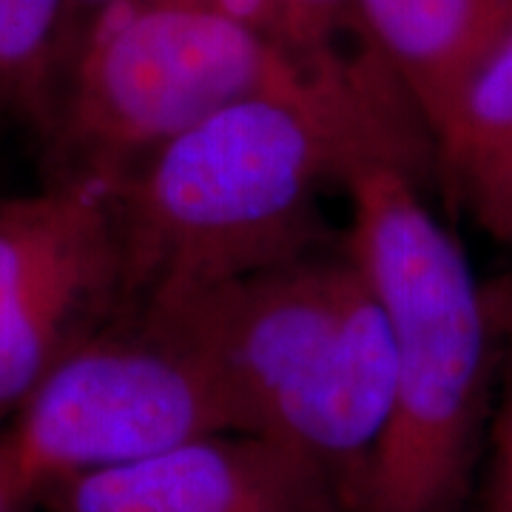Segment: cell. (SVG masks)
<instances>
[{
  "mask_svg": "<svg viewBox=\"0 0 512 512\" xmlns=\"http://www.w3.org/2000/svg\"><path fill=\"white\" fill-rule=\"evenodd\" d=\"M402 86L367 49L188 128L114 183L123 305L202 291L325 248L322 197ZM407 97V94H404Z\"/></svg>",
  "mask_w": 512,
  "mask_h": 512,
  "instance_id": "1",
  "label": "cell"
},
{
  "mask_svg": "<svg viewBox=\"0 0 512 512\" xmlns=\"http://www.w3.org/2000/svg\"><path fill=\"white\" fill-rule=\"evenodd\" d=\"M413 126L427 128L410 100H390L356 134L342 165L345 239L382 308L396 365L393 410L356 512H456L470 493L490 402L498 339L490 291L421 197Z\"/></svg>",
  "mask_w": 512,
  "mask_h": 512,
  "instance_id": "2",
  "label": "cell"
},
{
  "mask_svg": "<svg viewBox=\"0 0 512 512\" xmlns=\"http://www.w3.org/2000/svg\"><path fill=\"white\" fill-rule=\"evenodd\" d=\"M490 302H493L498 339L504 342V359H507V387H504V399L512 402V288L490 291Z\"/></svg>",
  "mask_w": 512,
  "mask_h": 512,
  "instance_id": "14",
  "label": "cell"
},
{
  "mask_svg": "<svg viewBox=\"0 0 512 512\" xmlns=\"http://www.w3.org/2000/svg\"><path fill=\"white\" fill-rule=\"evenodd\" d=\"M481 512H512V402H501L490 424V458Z\"/></svg>",
  "mask_w": 512,
  "mask_h": 512,
  "instance_id": "13",
  "label": "cell"
},
{
  "mask_svg": "<svg viewBox=\"0 0 512 512\" xmlns=\"http://www.w3.org/2000/svg\"><path fill=\"white\" fill-rule=\"evenodd\" d=\"M316 470L325 467L274 436L220 433L66 478L37 498L55 512H234Z\"/></svg>",
  "mask_w": 512,
  "mask_h": 512,
  "instance_id": "7",
  "label": "cell"
},
{
  "mask_svg": "<svg viewBox=\"0 0 512 512\" xmlns=\"http://www.w3.org/2000/svg\"><path fill=\"white\" fill-rule=\"evenodd\" d=\"M305 57L336 52L333 37L353 18L350 0H228Z\"/></svg>",
  "mask_w": 512,
  "mask_h": 512,
  "instance_id": "10",
  "label": "cell"
},
{
  "mask_svg": "<svg viewBox=\"0 0 512 512\" xmlns=\"http://www.w3.org/2000/svg\"><path fill=\"white\" fill-rule=\"evenodd\" d=\"M220 433H259L220 365L157 313L94 330L18 407L3 436L23 498Z\"/></svg>",
  "mask_w": 512,
  "mask_h": 512,
  "instance_id": "5",
  "label": "cell"
},
{
  "mask_svg": "<svg viewBox=\"0 0 512 512\" xmlns=\"http://www.w3.org/2000/svg\"><path fill=\"white\" fill-rule=\"evenodd\" d=\"M234 512H353V507L339 481L325 470H316L291 484L256 495L254 501L242 504Z\"/></svg>",
  "mask_w": 512,
  "mask_h": 512,
  "instance_id": "12",
  "label": "cell"
},
{
  "mask_svg": "<svg viewBox=\"0 0 512 512\" xmlns=\"http://www.w3.org/2000/svg\"><path fill=\"white\" fill-rule=\"evenodd\" d=\"M23 504H26V498L12 476V467H9L6 450H3V436H0V512H18Z\"/></svg>",
  "mask_w": 512,
  "mask_h": 512,
  "instance_id": "15",
  "label": "cell"
},
{
  "mask_svg": "<svg viewBox=\"0 0 512 512\" xmlns=\"http://www.w3.org/2000/svg\"><path fill=\"white\" fill-rule=\"evenodd\" d=\"M69 0H0V77H12L46 52Z\"/></svg>",
  "mask_w": 512,
  "mask_h": 512,
  "instance_id": "11",
  "label": "cell"
},
{
  "mask_svg": "<svg viewBox=\"0 0 512 512\" xmlns=\"http://www.w3.org/2000/svg\"><path fill=\"white\" fill-rule=\"evenodd\" d=\"M245 399L259 433L322 464L356 512L367 461L393 410L384 313L345 245L319 248L202 291L148 299Z\"/></svg>",
  "mask_w": 512,
  "mask_h": 512,
  "instance_id": "3",
  "label": "cell"
},
{
  "mask_svg": "<svg viewBox=\"0 0 512 512\" xmlns=\"http://www.w3.org/2000/svg\"><path fill=\"white\" fill-rule=\"evenodd\" d=\"M117 302L123 245L111 180L74 174L0 197V410H18Z\"/></svg>",
  "mask_w": 512,
  "mask_h": 512,
  "instance_id": "6",
  "label": "cell"
},
{
  "mask_svg": "<svg viewBox=\"0 0 512 512\" xmlns=\"http://www.w3.org/2000/svg\"><path fill=\"white\" fill-rule=\"evenodd\" d=\"M433 151L458 208L512 245V26L464 80L433 131Z\"/></svg>",
  "mask_w": 512,
  "mask_h": 512,
  "instance_id": "9",
  "label": "cell"
},
{
  "mask_svg": "<svg viewBox=\"0 0 512 512\" xmlns=\"http://www.w3.org/2000/svg\"><path fill=\"white\" fill-rule=\"evenodd\" d=\"M350 6L367 49L419 111L430 143L464 80L512 26V0H350Z\"/></svg>",
  "mask_w": 512,
  "mask_h": 512,
  "instance_id": "8",
  "label": "cell"
},
{
  "mask_svg": "<svg viewBox=\"0 0 512 512\" xmlns=\"http://www.w3.org/2000/svg\"><path fill=\"white\" fill-rule=\"evenodd\" d=\"M322 57L299 55L228 0L100 6L63 103L66 143L83 160L77 174L117 183L202 120L296 86Z\"/></svg>",
  "mask_w": 512,
  "mask_h": 512,
  "instance_id": "4",
  "label": "cell"
},
{
  "mask_svg": "<svg viewBox=\"0 0 512 512\" xmlns=\"http://www.w3.org/2000/svg\"><path fill=\"white\" fill-rule=\"evenodd\" d=\"M80 3H92V6L100 9V6H109V3H117V0H80Z\"/></svg>",
  "mask_w": 512,
  "mask_h": 512,
  "instance_id": "16",
  "label": "cell"
}]
</instances>
